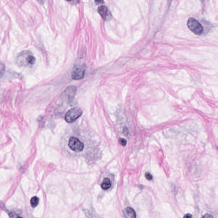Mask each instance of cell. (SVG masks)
<instances>
[{
    "label": "cell",
    "instance_id": "cell-1",
    "mask_svg": "<svg viewBox=\"0 0 218 218\" xmlns=\"http://www.w3.org/2000/svg\"><path fill=\"white\" fill-rule=\"evenodd\" d=\"M16 61L20 67H30L34 64L35 58L30 51L24 50L18 54Z\"/></svg>",
    "mask_w": 218,
    "mask_h": 218
},
{
    "label": "cell",
    "instance_id": "cell-2",
    "mask_svg": "<svg viewBox=\"0 0 218 218\" xmlns=\"http://www.w3.org/2000/svg\"><path fill=\"white\" fill-rule=\"evenodd\" d=\"M67 147L71 152L76 154H79L83 152L85 148L84 142L78 136H70L67 141Z\"/></svg>",
    "mask_w": 218,
    "mask_h": 218
},
{
    "label": "cell",
    "instance_id": "cell-3",
    "mask_svg": "<svg viewBox=\"0 0 218 218\" xmlns=\"http://www.w3.org/2000/svg\"><path fill=\"white\" fill-rule=\"evenodd\" d=\"M82 114L83 111L81 108L79 107H73L69 109L66 113L64 119L67 123H72L80 118Z\"/></svg>",
    "mask_w": 218,
    "mask_h": 218
},
{
    "label": "cell",
    "instance_id": "cell-4",
    "mask_svg": "<svg viewBox=\"0 0 218 218\" xmlns=\"http://www.w3.org/2000/svg\"><path fill=\"white\" fill-rule=\"evenodd\" d=\"M187 26L192 32L197 35H201L203 32V27L199 21L194 18H189L187 21Z\"/></svg>",
    "mask_w": 218,
    "mask_h": 218
},
{
    "label": "cell",
    "instance_id": "cell-5",
    "mask_svg": "<svg viewBox=\"0 0 218 218\" xmlns=\"http://www.w3.org/2000/svg\"><path fill=\"white\" fill-rule=\"evenodd\" d=\"M76 93V86L73 85L69 86L63 92L61 98L63 101H66L67 102L70 103L73 100Z\"/></svg>",
    "mask_w": 218,
    "mask_h": 218
},
{
    "label": "cell",
    "instance_id": "cell-6",
    "mask_svg": "<svg viewBox=\"0 0 218 218\" xmlns=\"http://www.w3.org/2000/svg\"><path fill=\"white\" fill-rule=\"evenodd\" d=\"M86 66L85 64L76 65L73 69L72 72V78L74 80L82 79L85 75Z\"/></svg>",
    "mask_w": 218,
    "mask_h": 218
},
{
    "label": "cell",
    "instance_id": "cell-7",
    "mask_svg": "<svg viewBox=\"0 0 218 218\" xmlns=\"http://www.w3.org/2000/svg\"><path fill=\"white\" fill-rule=\"evenodd\" d=\"M98 13L105 20H109L111 18V14L108 7L106 6L101 5L98 8Z\"/></svg>",
    "mask_w": 218,
    "mask_h": 218
},
{
    "label": "cell",
    "instance_id": "cell-8",
    "mask_svg": "<svg viewBox=\"0 0 218 218\" xmlns=\"http://www.w3.org/2000/svg\"><path fill=\"white\" fill-rule=\"evenodd\" d=\"M124 217L126 218H136L135 211L130 207H127L123 211Z\"/></svg>",
    "mask_w": 218,
    "mask_h": 218
},
{
    "label": "cell",
    "instance_id": "cell-9",
    "mask_svg": "<svg viewBox=\"0 0 218 218\" xmlns=\"http://www.w3.org/2000/svg\"><path fill=\"white\" fill-rule=\"evenodd\" d=\"M111 185L112 184L110 179L108 178H105L103 179V182L101 183V186L103 190H106L111 187Z\"/></svg>",
    "mask_w": 218,
    "mask_h": 218
},
{
    "label": "cell",
    "instance_id": "cell-10",
    "mask_svg": "<svg viewBox=\"0 0 218 218\" xmlns=\"http://www.w3.org/2000/svg\"><path fill=\"white\" fill-rule=\"evenodd\" d=\"M39 199L37 197H34L30 200V204L33 208H35L38 205Z\"/></svg>",
    "mask_w": 218,
    "mask_h": 218
},
{
    "label": "cell",
    "instance_id": "cell-11",
    "mask_svg": "<svg viewBox=\"0 0 218 218\" xmlns=\"http://www.w3.org/2000/svg\"><path fill=\"white\" fill-rule=\"evenodd\" d=\"M6 66L4 64L0 61V78L3 76L5 71Z\"/></svg>",
    "mask_w": 218,
    "mask_h": 218
},
{
    "label": "cell",
    "instance_id": "cell-12",
    "mask_svg": "<svg viewBox=\"0 0 218 218\" xmlns=\"http://www.w3.org/2000/svg\"><path fill=\"white\" fill-rule=\"evenodd\" d=\"M119 142L120 145L123 146H125L127 144V142L125 139L120 138L119 139Z\"/></svg>",
    "mask_w": 218,
    "mask_h": 218
},
{
    "label": "cell",
    "instance_id": "cell-13",
    "mask_svg": "<svg viewBox=\"0 0 218 218\" xmlns=\"http://www.w3.org/2000/svg\"><path fill=\"white\" fill-rule=\"evenodd\" d=\"M145 178L147 180H151L153 179V176L149 172H147L145 174Z\"/></svg>",
    "mask_w": 218,
    "mask_h": 218
},
{
    "label": "cell",
    "instance_id": "cell-14",
    "mask_svg": "<svg viewBox=\"0 0 218 218\" xmlns=\"http://www.w3.org/2000/svg\"><path fill=\"white\" fill-rule=\"evenodd\" d=\"M202 218H213V216L209 214H206Z\"/></svg>",
    "mask_w": 218,
    "mask_h": 218
},
{
    "label": "cell",
    "instance_id": "cell-15",
    "mask_svg": "<svg viewBox=\"0 0 218 218\" xmlns=\"http://www.w3.org/2000/svg\"><path fill=\"white\" fill-rule=\"evenodd\" d=\"M192 215L191 214H188L184 216L183 218H192Z\"/></svg>",
    "mask_w": 218,
    "mask_h": 218
},
{
    "label": "cell",
    "instance_id": "cell-16",
    "mask_svg": "<svg viewBox=\"0 0 218 218\" xmlns=\"http://www.w3.org/2000/svg\"><path fill=\"white\" fill-rule=\"evenodd\" d=\"M95 4H102L104 3V1H95Z\"/></svg>",
    "mask_w": 218,
    "mask_h": 218
},
{
    "label": "cell",
    "instance_id": "cell-17",
    "mask_svg": "<svg viewBox=\"0 0 218 218\" xmlns=\"http://www.w3.org/2000/svg\"><path fill=\"white\" fill-rule=\"evenodd\" d=\"M10 216L11 218H23L21 217H18H18H14L13 214H11Z\"/></svg>",
    "mask_w": 218,
    "mask_h": 218
}]
</instances>
